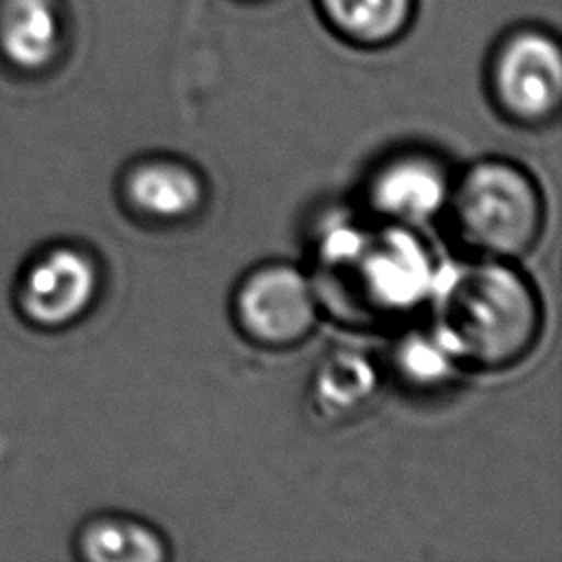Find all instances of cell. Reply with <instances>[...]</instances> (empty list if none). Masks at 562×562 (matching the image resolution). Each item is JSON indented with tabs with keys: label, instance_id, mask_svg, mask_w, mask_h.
Instances as JSON below:
<instances>
[{
	"label": "cell",
	"instance_id": "obj_10",
	"mask_svg": "<svg viewBox=\"0 0 562 562\" xmlns=\"http://www.w3.org/2000/svg\"><path fill=\"white\" fill-rule=\"evenodd\" d=\"M325 24L358 46H384L408 29L415 0H316Z\"/></svg>",
	"mask_w": 562,
	"mask_h": 562
},
{
	"label": "cell",
	"instance_id": "obj_2",
	"mask_svg": "<svg viewBox=\"0 0 562 562\" xmlns=\"http://www.w3.org/2000/svg\"><path fill=\"white\" fill-rule=\"evenodd\" d=\"M323 279L345 305L364 314H400L424 301L435 270L424 244L402 226L367 231L336 224L318 241Z\"/></svg>",
	"mask_w": 562,
	"mask_h": 562
},
{
	"label": "cell",
	"instance_id": "obj_6",
	"mask_svg": "<svg viewBox=\"0 0 562 562\" xmlns=\"http://www.w3.org/2000/svg\"><path fill=\"white\" fill-rule=\"evenodd\" d=\"M235 316L239 327L257 342L270 347L294 345L316 323V294L296 268L263 266L237 288Z\"/></svg>",
	"mask_w": 562,
	"mask_h": 562
},
{
	"label": "cell",
	"instance_id": "obj_11",
	"mask_svg": "<svg viewBox=\"0 0 562 562\" xmlns=\"http://www.w3.org/2000/svg\"><path fill=\"white\" fill-rule=\"evenodd\" d=\"M378 375L371 362L353 351H336L323 360L314 373L312 402L318 415L345 419L373 397Z\"/></svg>",
	"mask_w": 562,
	"mask_h": 562
},
{
	"label": "cell",
	"instance_id": "obj_8",
	"mask_svg": "<svg viewBox=\"0 0 562 562\" xmlns=\"http://www.w3.org/2000/svg\"><path fill=\"white\" fill-rule=\"evenodd\" d=\"M369 200L378 213L395 222L419 224L446 204L448 176L430 156H397L371 178Z\"/></svg>",
	"mask_w": 562,
	"mask_h": 562
},
{
	"label": "cell",
	"instance_id": "obj_4",
	"mask_svg": "<svg viewBox=\"0 0 562 562\" xmlns=\"http://www.w3.org/2000/svg\"><path fill=\"white\" fill-rule=\"evenodd\" d=\"M490 88L512 119L522 123L549 119L562 94L558 40L538 26H518L503 35L490 59Z\"/></svg>",
	"mask_w": 562,
	"mask_h": 562
},
{
	"label": "cell",
	"instance_id": "obj_13",
	"mask_svg": "<svg viewBox=\"0 0 562 562\" xmlns=\"http://www.w3.org/2000/svg\"><path fill=\"white\" fill-rule=\"evenodd\" d=\"M397 367L400 371L415 384L435 386L448 380L459 360L450 353V349L439 340L435 331L415 334L406 338L397 349Z\"/></svg>",
	"mask_w": 562,
	"mask_h": 562
},
{
	"label": "cell",
	"instance_id": "obj_3",
	"mask_svg": "<svg viewBox=\"0 0 562 562\" xmlns=\"http://www.w3.org/2000/svg\"><path fill=\"white\" fill-rule=\"evenodd\" d=\"M461 239L472 248L512 257L525 252L542 226V200L533 180L514 165H474L452 200Z\"/></svg>",
	"mask_w": 562,
	"mask_h": 562
},
{
	"label": "cell",
	"instance_id": "obj_12",
	"mask_svg": "<svg viewBox=\"0 0 562 562\" xmlns=\"http://www.w3.org/2000/svg\"><path fill=\"white\" fill-rule=\"evenodd\" d=\"M77 549L90 562H162L167 558L165 540L154 529L123 516H101L83 525Z\"/></svg>",
	"mask_w": 562,
	"mask_h": 562
},
{
	"label": "cell",
	"instance_id": "obj_1",
	"mask_svg": "<svg viewBox=\"0 0 562 562\" xmlns=\"http://www.w3.org/2000/svg\"><path fill=\"white\" fill-rule=\"evenodd\" d=\"M439 340L459 362L505 367L518 360L540 327L529 283L503 263L446 268L435 274Z\"/></svg>",
	"mask_w": 562,
	"mask_h": 562
},
{
	"label": "cell",
	"instance_id": "obj_7",
	"mask_svg": "<svg viewBox=\"0 0 562 562\" xmlns=\"http://www.w3.org/2000/svg\"><path fill=\"white\" fill-rule=\"evenodd\" d=\"M66 44L61 0H0V57L18 72L48 70Z\"/></svg>",
	"mask_w": 562,
	"mask_h": 562
},
{
	"label": "cell",
	"instance_id": "obj_5",
	"mask_svg": "<svg viewBox=\"0 0 562 562\" xmlns=\"http://www.w3.org/2000/svg\"><path fill=\"white\" fill-rule=\"evenodd\" d=\"M99 292V266L79 246L55 244L33 255L15 281V307L42 329L79 321Z\"/></svg>",
	"mask_w": 562,
	"mask_h": 562
},
{
	"label": "cell",
	"instance_id": "obj_9",
	"mask_svg": "<svg viewBox=\"0 0 562 562\" xmlns=\"http://www.w3.org/2000/svg\"><path fill=\"white\" fill-rule=\"evenodd\" d=\"M123 195L125 202L143 217L178 222L202 206L204 184L184 162L151 158L127 171L123 180Z\"/></svg>",
	"mask_w": 562,
	"mask_h": 562
}]
</instances>
